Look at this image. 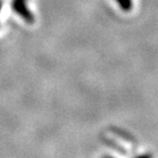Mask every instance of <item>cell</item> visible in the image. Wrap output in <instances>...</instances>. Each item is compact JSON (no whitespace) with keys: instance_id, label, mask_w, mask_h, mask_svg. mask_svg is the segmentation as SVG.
I'll list each match as a JSON object with an SVG mask.
<instances>
[{"instance_id":"1","label":"cell","mask_w":158,"mask_h":158,"mask_svg":"<svg viewBox=\"0 0 158 158\" xmlns=\"http://www.w3.org/2000/svg\"><path fill=\"white\" fill-rule=\"evenodd\" d=\"M12 9L27 23L34 22V17L27 6V0H12Z\"/></svg>"},{"instance_id":"4","label":"cell","mask_w":158,"mask_h":158,"mask_svg":"<svg viewBox=\"0 0 158 158\" xmlns=\"http://www.w3.org/2000/svg\"><path fill=\"white\" fill-rule=\"evenodd\" d=\"M0 10H1V1H0Z\"/></svg>"},{"instance_id":"3","label":"cell","mask_w":158,"mask_h":158,"mask_svg":"<svg viewBox=\"0 0 158 158\" xmlns=\"http://www.w3.org/2000/svg\"><path fill=\"white\" fill-rule=\"evenodd\" d=\"M102 158H112V157H110V156H104V157H102ZM135 158H153V156H152V154H143V155L136 156Z\"/></svg>"},{"instance_id":"2","label":"cell","mask_w":158,"mask_h":158,"mask_svg":"<svg viewBox=\"0 0 158 158\" xmlns=\"http://www.w3.org/2000/svg\"><path fill=\"white\" fill-rule=\"evenodd\" d=\"M123 12H130L133 8V0H115Z\"/></svg>"}]
</instances>
